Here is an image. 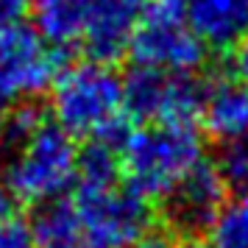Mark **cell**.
I'll use <instances>...</instances> for the list:
<instances>
[{
	"instance_id": "cell-11",
	"label": "cell",
	"mask_w": 248,
	"mask_h": 248,
	"mask_svg": "<svg viewBox=\"0 0 248 248\" xmlns=\"http://www.w3.org/2000/svg\"><path fill=\"white\" fill-rule=\"evenodd\" d=\"M31 229H34L36 248H95L84 232L73 198H64V195L39 203Z\"/></svg>"
},
{
	"instance_id": "cell-15",
	"label": "cell",
	"mask_w": 248,
	"mask_h": 248,
	"mask_svg": "<svg viewBox=\"0 0 248 248\" xmlns=\"http://www.w3.org/2000/svg\"><path fill=\"white\" fill-rule=\"evenodd\" d=\"M203 106V81L192 73H170L156 123L195 125Z\"/></svg>"
},
{
	"instance_id": "cell-8",
	"label": "cell",
	"mask_w": 248,
	"mask_h": 248,
	"mask_svg": "<svg viewBox=\"0 0 248 248\" xmlns=\"http://www.w3.org/2000/svg\"><path fill=\"white\" fill-rule=\"evenodd\" d=\"M145 0H90L84 23V50L92 62L114 64L128 53V42L142 17Z\"/></svg>"
},
{
	"instance_id": "cell-4",
	"label": "cell",
	"mask_w": 248,
	"mask_h": 248,
	"mask_svg": "<svg viewBox=\"0 0 248 248\" xmlns=\"http://www.w3.org/2000/svg\"><path fill=\"white\" fill-rule=\"evenodd\" d=\"M128 53L134 64L165 73H195L206 62V45L187 25L184 0H145Z\"/></svg>"
},
{
	"instance_id": "cell-13",
	"label": "cell",
	"mask_w": 248,
	"mask_h": 248,
	"mask_svg": "<svg viewBox=\"0 0 248 248\" xmlns=\"http://www.w3.org/2000/svg\"><path fill=\"white\" fill-rule=\"evenodd\" d=\"M168 76L165 70L145 67V64H134L125 73L120 84H123V109L128 117L134 120H154L156 123L159 109H162V98L168 90Z\"/></svg>"
},
{
	"instance_id": "cell-5",
	"label": "cell",
	"mask_w": 248,
	"mask_h": 248,
	"mask_svg": "<svg viewBox=\"0 0 248 248\" xmlns=\"http://www.w3.org/2000/svg\"><path fill=\"white\" fill-rule=\"evenodd\" d=\"M73 203L95 248H134L154 229V201L128 184L76 187Z\"/></svg>"
},
{
	"instance_id": "cell-3",
	"label": "cell",
	"mask_w": 248,
	"mask_h": 248,
	"mask_svg": "<svg viewBox=\"0 0 248 248\" xmlns=\"http://www.w3.org/2000/svg\"><path fill=\"white\" fill-rule=\"evenodd\" d=\"M78 145L59 123L42 120L39 128L12 151L6 165V187L25 203H45L62 198L76 184Z\"/></svg>"
},
{
	"instance_id": "cell-12",
	"label": "cell",
	"mask_w": 248,
	"mask_h": 248,
	"mask_svg": "<svg viewBox=\"0 0 248 248\" xmlns=\"http://www.w3.org/2000/svg\"><path fill=\"white\" fill-rule=\"evenodd\" d=\"M87 9H90V0H36V31L56 47L76 45L84 34Z\"/></svg>"
},
{
	"instance_id": "cell-7",
	"label": "cell",
	"mask_w": 248,
	"mask_h": 248,
	"mask_svg": "<svg viewBox=\"0 0 248 248\" xmlns=\"http://www.w3.org/2000/svg\"><path fill=\"white\" fill-rule=\"evenodd\" d=\"M226 192L229 190H226L215 162L201 159L165 198L168 201L165 212H168L170 226L184 237L209 232V226L223 209Z\"/></svg>"
},
{
	"instance_id": "cell-10",
	"label": "cell",
	"mask_w": 248,
	"mask_h": 248,
	"mask_svg": "<svg viewBox=\"0 0 248 248\" xmlns=\"http://www.w3.org/2000/svg\"><path fill=\"white\" fill-rule=\"evenodd\" d=\"M187 25L206 47L229 50L248 34V0H184Z\"/></svg>"
},
{
	"instance_id": "cell-20",
	"label": "cell",
	"mask_w": 248,
	"mask_h": 248,
	"mask_svg": "<svg viewBox=\"0 0 248 248\" xmlns=\"http://www.w3.org/2000/svg\"><path fill=\"white\" fill-rule=\"evenodd\" d=\"M232 76L248 90V34L232 45Z\"/></svg>"
},
{
	"instance_id": "cell-18",
	"label": "cell",
	"mask_w": 248,
	"mask_h": 248,
	"mask_svg": "<svg viewBox=\"0 0 248 248\" xmlns=\"http://www.w3.org/2000/svg\"><path fill=\"white\" fill-rule=\"evenodd\" d=\"M42 109L36 103H14L0 117V151H17L42 123Z\"/></svg>"
},
{
	"instance_id": "cell-16",
	"label": "cell",
	"mask_w": 248,
	"mask_h": 248,
	"mask_svg": "<svg viewBox=\"0 0 248 248\" xmlns=\"http://www.w3.org/2000/svg\"><path fill=\"white\" fill-rule=\"evenodd\" d=\"M209 248H248V195L223 203L209 226Z\"/></svg>"
},
{
	"instance_id": "cell-19",
	"label": "cell",
	"mask_w": 248,
	"mask_h": 248,
	"mask_svg": "<svg viewBox=\"0 0 248 248\" xmlns=\"http://www.w3.org/2000/svg\"><path fill=\"white\" fill-rule=\"evenodd\" d=\"M0 248H36L34 229L23 217H9L0 223Z\"/></svg>"
},
{
	"instance_id": "cell-23",
	"label": "cell",
	"mask_w": 248,
	"mask_h": 248,
	"mask_svg": "<svg viewBox=\"0 0 248 248\" xmlns=\"http://www.w3.org/2000/svg\"><path fill=\"white\" fill-rule=\"evenodd\" d=\"M134 248H176V243H173L168 234H151V232H148Z\"/></svg>"
},
{
	"instance_id": "cell-14",
	"label": "cell",
	"mask_w": 248,
	"mask_h": 248,
	"mask_svg": "<svg viewBox=\"0 0 248 248\" xmlns=\"http://www.w3.org/2000/svg\"><path fill=\"white\" fill-rule=\"evenodd\" d=\"M120 145L103 137H90V142L78 151L76 184L78 187H114L120 184Z\"/></svg>"
},
{
	"instance_id": "cell-21",
	"label": "cell",
	"mask_w": 248,
	"mask_h": 248,
	"mask_svg": "<svg viewBox=\"0 0 248 248\" xmlns=\"http://www.w3.org/2000/svg\"><path fill=\"white\" fill-rule=\"evenodd\" d=\"M28 12V0H0V31L23 23Z\"/></svg>"
},
{
	"instance_id": "cell-9",
	"label": "cell",
	"mask_w": 248,
	"mask_h": 248,
	"mask_svg": "<svg viewBox=\"0 0 248 248\" xmlns=\"http://www.w3.org/2000/svg\"><path fill=\"white\" fill-rule=\"evenodd\" d=\"M203 131L229 142L248 134V90L229 73H217L215 78L203 81V106L201 117Z\"/></svg>"
},
{
	"instance_id": "cell-1",
	"label": "cell",
	"mask_w": 248,
	"mask_h": 248,
	"mask_svg": "<svg viewBox=\"0 0 248 248\" xmlns=\"http://www.w3.org/2000/svg\"><path fill=\"white\" fill-rule=\"evenodd\" d=\"M50 109L56 123L73 137H103L120 145L128 131L120 76L112 64L92 59L62 67L50 84Z\"/></svg>"
},
{
	"instance_id": "cell-2",
	"label": "cell",
	"mask_w": 248,
	"mask_h": 248,
	"mask_svg": "<svg viewBox=\"0 0 248 248\" xmlns=\"http://www.w3.org/2000/svg\"><path fill=\"white\" fill-rule=\"evenodd\" d=\"M203 159L195 125L151 123L128 128L120 142L125 184L148 201L168 198L170 190Z\"/></svg>"
},
{
	"instance_id": "cell-6",
	"label": "cell",
	"mask_w": 248,
	"mask_h": 248,
	"mask_svg": "<svg viewBox=\"0 0 248 248\" xmlns=\"http://www.w3.org/2000/svg\"><path fill=\"white\" fill-rule=\"evenodd\" d=\"M64 47L50 45L25 23L0 31V117L17 98L45 92L64 67Z\"/></svg>"
},
{
	"instance_id": "cell-22",
	"label": "cell",
	"mask_w": 248,
	"mask_h": 248,
	"mask_svg": "<svg viewBox=\"0 0 248 248\" xmlns=\"http://www.w3.org/2000/svg\"><path fill=\"white\" fill-rule=\"evenodd\" d=\"M17 206H20L17 195H14V192L6 187V181H3V184H0V223L9 220V217H14V215H17Z\"/></svg>"
},
{
	"instance_id": "cell-24",
	"label": "cell",
	"mask_w": 248,
	"mask_h": 248,
	"mask_svg": "<svg viewBox=\"0 0 248 248\" xmlns=\"http://www.w3.org/2000/svg\"><path fill=\"white\" fill-rule=\"evenodd\" d=\"M187 248H209V246H201V243H190Z\"/></svg>"
},
{
	"instance_id": "cell-17",
	"label": "cell",
	"mask_w": 248,
	"mask_h": 248,
	"mask_svg": "<svg viewBox=\"0 0 248 248\" xmlns=\"http://www.w3.org/2000/svg\"><path fill=\"white\" fill-rule=\"evenodd\" d=\"M215 168L229 192H234L237 198L248 195V134L223 142L215 159Z\"/></svg>"
}]
</instances>
